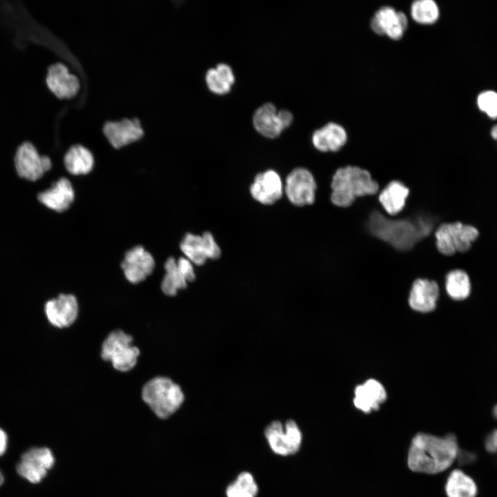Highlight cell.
Here are the masks:
<instances>
[{"label": "cell", "mask_w": 497, "mask_h": 497, "mask_svg": "<svg viewBox=\"0 0 497 497\" xmlns=\"http://www.w3.org/2000/svg\"><path fill=\"white\" fill-rule=\"evenodd\" d=\"M397 17L398 11L393 7H380L370 21L371 29L378 35H385L386 30L396 22Z\"/></svg>", "instance_id": "f1b7e54d"}, {"label": "cell", "mask_w": 497, "mask_h": 497, "mask_svg": "<svg viewBox=\"0 0 497 497\" xmlns=\"http://www.w3.org/2000/svg\"><path fill=\"white\" fill-rule=\"evenodd\" d=\"M409 193V188L402 182L393 180L379 191L377 197L385 213L395 217L405 208Z\"/></svg>", "instance_id": "d6986e66"}, {"label": "cell", "mask_w": 497, "mask_h": 497, "mask_svg": "<svg viewBox=\"0 0 497 497\" xmlns=\"http://www.w3.org/2000/svg\"><path fill=\"white\" fill-rule=\"evenodd\" d=\"M331 189V203L340 208L351 206L358 198L376 195L380 190L370 173L356 166L338 168L332 177Z\"/></svg>", "instance_id": "7a4b0ae2"}, {"label": "cell", "mask_w": 497, "mask_h": 497, "mask_svg": "<svg viewBox=\"0 0 497 497\" xmlns=\"http://www.w3.org/2000/svg\"><path fill=\"white\" fill-rule=\"evenodd\" d=\"M259 491L258 485L253 474L242 471L226 489V497H256Z\"/></svg>", "instance_id": "4316f807"}, {"label": "cell", "mask_w": 497, "mask_h": 497, "mask_svg": "<svg viewBox=\"0 0 497 497\" xmlns=\"http://www.w3.org/2000/svg\"><path fill=\"white\" fill-rule=\"evenodd\" d=\"M14 164L18 175L32 181L41 177L52 166L50 157L41 155L35 146L28 141L22 142L17 147Z\"/></svg>", "instance_id": "ba28073f"}, {"label": "cell", "mask_w": 497, "mask_h": 497, "mask_svg": "<svg viewBox=\"0 0 497 497\" xmlns=\"http://www.w3.org/2000/svg\"><path fill=\"white\" fill-rule=\"evenodd\" d=\"M142 398L162 419L173 414L184 400L180 387L166 377H155L146 382L142 388Z\"/></svg>", "instance_id": "3957f363"}, {"label": "cell", "mask_w": 497, "mask_h": 497, "mask_svg": "<svg viewBox=\"0 0 497 497\" xmlns=\"http://www.w3.org/2000/svg\"><path fill=\"white\" fill-rule=\"evenodd\" d=\"M253 125L259 133L267 138H275L285 129L275 106L271 103L262 105L255 111Z\"/></svg>", "instance_id": "7402d4cb"}, {"label": "cell", "mask_w": 497, "mask_h": 497, "mask_svg": "<svg viewBox=\"0 0 497 497\" xmlns=\"http://www.w3.org/2000/svg\"><path fill=\"white\" fill-rule=\"evenodd\" d=\"M447 497H476L478 489L474 480L459 469L449 474L445 485Z\"/></svg>", "instance_id": "d4e9b609"}, {"label": "cell", "mask_w": 497, "mask_h": 497, "mask_svg": "<svg viewBox=\"0 0 497 497\" xmlns=\"http://www.w3.org/2000/svg\"><path fill=\"white\" fill-rule=\"evenodd\" d=\"M193 264L185 257L178 260L169 257L165 264L166 274L161 284L162 291L168 296H174L180 289L187 286L188 282L195 279Z\"/></svg>", "instance_id": "8fae6325"}, {"label": "cell", "mask_w": 497, "mask_h": 497, "mask_svg": "<svg viewBox=\"0 0 497 497\" xmlns=\"http://www.w3.org/2000/svg\"><path fill=\"white\" fill-rule=\"evenodd\" d=\"M180 249L186 258L198 266L221 256V248L209 231L202 235L186 233L180 243Z\"/></svg>", "instance_id": "9c48e42d"}, {"label": "cell", "mask_w": 497, "mask_h": 497, "mask_svg": "<svg viewBox=\"0 0 497 497\" xmlns=\"http://www.w3.org/2000/svg\"><path fill=\"white\" fill-rule=\"evenodd\" d=\"M494 411V415L495 417L497 418V405H496L495 406V407L494 408V411Z\"/></svg>", "instance_id": "8d00e7d4"}, {"label": "cell", "mask_w": 497, "mask_h": 497, "mask_svg": "<svg viewBox=\"0 0 497 497\" xmlns=\"http://www.w3.org/2000/svg\"><path fill=\"white\" fill-rule=\"evenodd\" d=\"M490 134H491V137H492L494 140L497 141V124L495 125V126H494L491 128Z\"/></svg>", "instance_id": "e575fe53"}, {"label": "cell", "mask_w": 497, "mask_h": 497, "mask_svg": "<svg viewBox=\"0 0 497 497\" xmlns=\"http://www.w3.org/2000/svg\"><path fill=\"white\" fill-rule=\"evenodd\" d=\"M234 81L232 69L225 64H218L216 68L208 70L206 74V81L208 88L218 95H224L229 92Z\"/></svg>", "instance_id": "484cf974"}, {"label": "cell", "mask_w": 497, "mask_h": 497, "mask_svg": "<svg viewBox=\"0 0 497 497\" xmlns=\"http://www.w3.org/2000/svg\"><path fill=\"white\" fill-rule=\"evenodd\" d=\"M44 309L49 322L58 328L70 326L77 318L78 304L72 294H60L47 301Z\"/></svg>", "instance_id": "9a60e30c"}, {"label": "cell", "mask_w": 497, "mask_h": 497, "mask_svg": "<svg viewBox=\"0 0 497 497\" xmlns=\"http://www.w3.org/2000/svg\"><path fill=\"white\" fill-rule=\"evenodd\" d=\"M458 454V445L454 435L442 438L418 433L411 440L407 464L413 471L434 474L448 469Z\"/></svg>", "instance_id": "6da1fadb"}, {"label": "cell", "mask_w": 497, "mask_h": 497, "mask_svg": "<svg viewBox=\"0 0 497 497\" xmlns=\"http://www.w3.org/2000/svg\"><path fill=\"white\" fill-rule=\"evenodd\" d=\"M387 399V392L382 384L374 379H369L355 389L353 403L356 408L364 413L379 409Z\"/></svg>", "instance_id": "ffe728a7"}, {"label": "cell", "mask_w": 497, "mask_h": 497, "mask_svg": "<svg viewBox=\"0 0 497 497\" xmlns=\"http://www.w3.org/2000/svg\"><path fill=\"white\" fill-rule=\"evenodd\" d=\"M277 113L284 128H287L293 121L291 113L286 110H281Z\"/></svg>", "instance_id": "1f68e13d"}, {"label": "cell", "mask_w": 497, "mask_h": 497, "mask_svg": "<svg viewBox=\"0 0 497 497\" xmlns=\"http://www.w3.org/2000/svg\"><path fill=\"white\" fill-rule=\"evenodd\" d=\"M155 260L143 246H137L127 251L121 262L126 278L137 284L144 280L153 271Z\"/></svg>", "instance_id": "5bb4252c"}, {"label": "cell", "mask_w": 497, "mask_h": 497, "mask_svg": "<svg viewBox=\"0 0 497 497\" xmlns=\"http://www.w3.org/2000/svg\"><path fill=\"white\" fill-rule=\"evenodd\" d=\"M3 481H4V478H3V474H1V472L0 471V486L3 484Z\"/></svg>", "instance_id": "d590c367"}, {"label": "cell", "mask_w": 497, "mask_h": 497, "mask_svg": "<svg viewBox=\"0 0 497 497\" xmlns=\"http://www.w3.org/2000/svg\"><path fill=\"white\" fill-rule=\"evenodd\" d=\"M486 448L489 451H497V430H495L486 440Z\"/></svg>", "instance_id": "d6a6232c"}, {"label": "cell", "mask_w": 497, "mask_h": 497, "mask_svg": "<svg viewBox=\"0 0 497 497\" xmlns=\"http://www.w3.org/2000/svg\"><path fill=\"white\" fill-rule=\"evenodd\" d=\"M408 26L407 16L403 12L398 11L397 20L386 30L385 35L392 40H399L402 38Z\"/></svg>", "instance_id": "4dcf8cb0"}, {"label": "cell", "mask_w": 497, "mask_h": 497, "mask_svg": "<svg viewBox=\"0 0 497 497\" xmlns=\"http://www.w3.org/2000/svg\"><path fill=\"white\" fill-rule=\"evenodd\" d=\"M67 170L75 175L88 173L93 168L94 157L92 153L80 144L72 146L64 158Z\"/></svg>", "instance_id": "603a6c76"}, {"label": "cell", "mask_w": 497, "mask_h": 497, "mask_svg": "<svg viewBox=\"0 0 497 497\" xmlns=\"http://www.w3.org/2000/svg\"><path fill=\"white\" fill-rule=\"evenodd\" d=\"M440 294V286L435 280L415 279L409 289V304L415 311L427 313L436 306Z\"/></svg>", "instance_id": "e0dca14e"}, {"label": "cell", "mask_w": 497, "mask_h": 497, "mask_svg": "<svg viewBox=\"0 0 497 497\" xmlns=\"http://www.w3.org/2000/svg\"><path fill=\"white\" fill-rule=\"evenodd\" d=\"M45 82L48 90L58 99L72 98L80 88L78 77L70 73L68 67L61 62L48 66Z\"/></svg>", "instance_id": "7c38bea8"}, {"label": "cell", "mask_w": 497, "mask_h": 497, "mask_svg": "<svg viewBox=\"0 0 497 497\" xmlns=\"http://www.w3.org/2000/svg\"><path fill=\"white\" fill-rule=\"evenodd\" d=\"M318 184L313 173L306 167H297L286 176L284 193L297 207L313 205L316 199Z\"/></svg>", "instance_id": "52a82bcc"}, {"label": "cell", "mask_w": 497, "mask_h": 497, "mask_svg": "<svg viewBox=\"0 0 497 497\" xmlns=\"http://www.w3.org/2000/svg\"><path fill=\"white\" fill-rule=\"evenodd\" d=\"M103 131L110 144L115 148L136 142L144 135V130L137 119L124 118L120 121H108Z\"/></svg>", "instance_id": "ac0fdd59"}, {"label": "cell", "mask_w": 497, "mask_h": 497, "mask_svg": "<svg viewBox=\"0 0 497 497\" xmlns=\"http://www.w3.org/2000/svg\"><path fill=\"white\" fill-rule=\"evenodd\" d=\"M433 235L438 252L443 256L451 257L468 252L480 233L474 225L455 221L440 224Z\"/></svg>", "instance_id": "277c9868"}, {"label": "cell", "mask_w": 497, "mask_h": 497, "mask_svg": "<svg viewBox=\"0 0 497 497\" xmlns=\"http://www.w3.org/2000/svg\"><path fill=\"white\" fill-rule=\"evenodd\" d=\"M249 190L255 201L262 204L271 205L282 196L284 183L277 172L269 169L255 177Z\"/></svg>", "instance_id": "4fadbf2b"}, {"label": "cell", "mask_w": 497, "mask_h": 497, "mask_svg": "<svg viewBox=\"0 0 497 497\" xmlns=\"http://www.w3.org/2000/svg\"><path fill=\"white\" fill-rule=\"evenodd\" d=\"M264 436L271 451L279 456H287L297 453L302 442V434L293 420L284 425L280 421L271 422L264 430Z\"/></svg>", "instance_id": "8992f818"}, {"label": "cell", "mask_w": 497, "mask_h": 497, "mask_svg": "<svg viewBox=\"0 0 497 497\" xmlns=\"http://www.w3.org/2000/svg\"><path fill=\"white\" fill-rule=\"evenodd\" d=\"M412 19L421 25L435 23L440 17V9L433 0H416L410 6Z\"/></svg>", "instance_id": "83f0119b"}, {"label": "cell", "mask_w": 497, "mask_h": 497, "mask_svg": "<svg viewBox=\"0 0 497 497\" xmlns=\"http://www.w3.org/2000/svg\"><path fill=\"white\" fill-rule=\"evenodd\" d=\"M7 447V435L6 432L0 428V456L3 455Z\"/></svg>", "instance_id": "836d02e7"}, {"label": "cell", "mask_w": 497, "mask_h": 497, "mask_svg": "<svg viewBox=\"0 0 497 497\" xmlns=\"http://www.w3.org/2000/svg\"><path fill=\"white\" fill-rule=\"evenodd\" d=\"M55 457L49 448L34 447L21 456L17 466L18 474L32 483H38L55 465Z\"/></svg>", "instance_id": "30bf717a"}, {"label": "cell", "mask_w": 497, "mask_h": 497, "mask_svg": "<svg viewBox=\"0 0 497 497\" xmlns=\"http://www.w3.org/2000/svg\"><path fill=\"white\" fill-rule=\"evenodd\" d=\"M132 343L131 335L121 330H115L104 341L101 356L104 360L111 362L116 370L128 371L136 365L140 353L139 349Z\"/></svg>", "instance_id": "5b68a950"}, {"label": "cell", "mask_w": 497, "mask_h": 497, "mask_svg": "<svg viewBox=\"0 0 497 497\" xmlns=\"http://www.w3.org/2000/svg\"><path fill=\"white\" fill-rule=\"evenodd\" d=\"M349 136L346 129L335 122H329L322 128L315 130L312 135L311 142L318 152L336 153L347 144Z\"/></svg>", "instance_id": "2e32d148"}, {"label": "cell", "mask_w": 497, "mask_h": 497, "mask_svg": "<svg viewBox=\"0 0 497 497\" xmlns=\"http://www.w3.org/2000/svg\"><path fill=\"white\" fill-rule=\"evenodd\" d=\"M75 198V193L70 182L62 177L48 190L39 193L38 199L48 208L58 212L68 208Z\"/></svg>", "instance_id": "44dd1931"}, {"label": "cell", "mask_w": 497, "mask_h": 497, "mask_svg": "<svg viewBox=\"0 0 497 497\" xmlns=\"http://www.w3.org/2000/svg\"><path fill=\"white\" fill-rule=\"evenodd\" d=\"M444 284L447 295L453 300H465L470 295L471 280L468 273L462 269L449 271L445 274Z\"/></svg>", "instance_id": "cb8c5ba5"}, {"label": "cell", "mask_w": 497, "mask_h": 497, "mask_svg": "<svg viewBox=\"0 0 497 497\" xmlns=\"http://www.w3.org/2000/svg\"><path fill=\"white\" fill-rule=\"evenodd\" d=\"M479 109L491 119L497 118V92L486 90L479 94L477 98Z\"/></svg>", "instance_id": "f546056e"}]
</instances>
